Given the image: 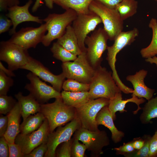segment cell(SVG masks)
<instances>
[{"mask_svg": "<svg viewBox=\"0 0 157 157\" xmlns=\"http://www.w3.org/2000/svg\"><path fill=\"white\" fill-rule=\"evenodd\" d=\"M40 112L47 120L50 133L77 117L76 108L65 104L62 97L52 103L41 104Z\"/></svg>", "mask_w": 157, "mask_h": 157, "instance_id": "obj_1", "label": "cell"}, {"mask_svg": "<svg viewBox=\"0 0 157 157\" xmlns=\"http://www.w3.org/2000/svg\"><path fill=\"white\" fill-rule=\"evenodd\" d=\"M90 99L104 98L110 99L117 93L122 92L112 76V72L99 66L89 83Z\"/></svg>", "mask_w": 157, "mask_h": 157, "instance_id": "obj_2", "label": "cell"}, {"mask_svg": "<svg viewBox=\"0 0 157 157\" xmlns=\"http://www.w3.org/2000/svg\"><path fill=\"white\" fill-rule=\"evenodd\" d=\"M77 14L69 9L62 14H49L43 21L47 25V33L42 42L45 47L49 46L54 40L58 39L65 33L67 27L71 25L76 18Z\"/></svg>", "mask_w": 157, "mask_h": 157, "instance_id": "obj_3", "label": "cell"}, {"mask_svg": "<svg viewBox=\"0 0 157 157\" xmlns=\"http://www.w3.org/2000/svg\"><path fill=\"white\" fill-rule=\"evenodd\" d=\"M139 31L136 28L126 31H122L114 40L113 44L107 47V57L106 59L112 71V76L117 85L121 90L123 92L126 91L128 87L122 81L117 72L115 68L116 56L123 48L130 45L138 36Z\"/></svg>", "mask_w": 157, "mask_h": 157, "instance_id": "obj_4", "label": "cell"}, {"mask_svg": "<svg viewBox=\"0 0 157 157\" xmlns=\"http://www.w3.org/2000/svg\"><path fill=\"white\" fill-rule=\"evenodd\" d=\"M89 9L99 17L103 24L104 28L108 35L109 40L114 41L124 28V21L117 10L108 8L96 0L90 3Z\"/></svg>", "mask_w": 157, "mask_h": 157, "instance_id": "obj_5", "label": "cell"}, {"mask_svg": "<svg viewBox=\"0 0 157 157\" xmlns=\"http://www.w3.org/2000/svg\"><path fill=\"white\" fill-rule=\"evenodd\" d=\"M61 67L66 78L88 84L90 83L96 71L89 61L86 51H83L72 62L62 63Z\"/></svg>", "mask_w": 157, "mask_h": 157, "instance_id": "obj_6", "label": "cell"}, {"mask_svg": "<svg viewBox=\"0 0 157 157\" xmlns=\"http://www.w3.org/2000/svg\"><path fill=\"white\" fill-rule=\"evenodd\" d=\"M109 40L108 35L104 28H100L94 31L90 36H88L85 41L87 45L86 55L92 66L95 69L101 66L102 55L107 50Z\"/></svg>", "mask_w": 157, "mask_h": 157, "instance_id": "obj_7", "label": "cell"}, {"mask_svg": "<svg viewBox=\"0 0 157 157\" xmlns=\"http://www.w3.org/2000/svg\"><path fill=\"white\" fill-rule=\"evenodd\" d=\"M73 138L84 144L92 156H99L103 153V147L110 144L109 138L104 130L93 131L81 127L74 132Z\"/></svg>", "mask_w": 157, "mask_h": 157, "instance_id": "obj_8", "label": "cell"}, {"mask_svg": "<svg viewBox=\"0 0 157 157\" xmlns=\"http://www.w3.org/2000/svg\"><path fill=\"white\" fill-rule=\"evenodd\" d=\"M31 58L27 50L8 40L1 42L0 60L6 63L8 68L11 71L21 69Z\"/></svg>", "mask_w": 157, "mask_h": 157, "instance_id": "obj_9", "label": "cell"}, {"mask_svg": "<svg viewBox=\"0 0 157 157\" xmlns=\"http://www.w3.org/2000/svg\"><path fill=\"white\" fill-rule=\"evenodd\" d=\"M109 101L104 98L90 99L76 108L77 117L80 121L81 127L91 131L99 130L96 120L97 115L103 108L108 106Z\"/></svg>", "mask_w": 157, "mask_h": 157, "instance_id": "obj_10", "label": "cell"}, {"mask_svg": "<svg viewBox=\"0 0 157 157\" xmlns=\"http://www.w3.org/2000/svg\"><path fill=\"white\" fill-rule=\"evenodd\" d=\"M101 23L99 17L90 10L86 13L77 14L72 22V26L77 38L79 47L82 52L86 51L85 41L88 35L94 31L97 26Z\"/></svg>", "mask_w": 157, "mask_h": 157, "instance_id": "obj_11", "label": "cell"}, {"mask_svg": "<svg viewBox=\"0 0 157 157\" xmlns=\"http://www.w3.org/2000/svg\"><path fill=\"white\" fill-rule=\"evenodd\" d=\"M47 31L45 23L37 28H22L13 34L8 41L27 50L35 48L39 43L42 42Z\"/></svg>", "mask_w": 157, "mask_h": 157, "instance_id": "obj_12", "label": "cell"}, {"mask_svg": "<svg viewBox=\"0 0 157 157\" xmlns=\"http://www.w3.org/2000/svg\"><path fill=\"white\" fill-rule=\"evenodd\" d=\"M30 83L24 88L40 104H44L50 99L62 97L61 93L40 80L33 73L30 72L26 75Z\"/></svg>", "mask_w": 157, "mask_h": 157, "instance_id": "obj_13", "label": "cell"}, {"mask_svg": "<svg viewBox=\"0 0 157 157\" xmlns=\"http://www.w3.org/2000/svg\"><path fill=\"white\" fill-rule=\"evenodd\" d=\"M50 133L49 123L45 118L37 130L27 134L19 133L15 139V142L19 146L25 155L29 154L42 143L47 142Z\"/></svg>", "mask_w": 157, "mask_h": 157, "instance_id": "obj_14", "label": "cell"}, {"mask_svg": "<svg viewBox=\"0 0 157 157\" xmlns=\"http://www.w3.org/2000/svg\"><path fill=\"white\" fill-rule=\"evenodd\" d=\"M81 127L80 121L76 117L65 126H59L55 131L50 133L47 141L48 149L44 157H56V151L58 146L70 140L75 131Z\"/></svg>", "mask_w": 157, "mask_h": 157, "instance_id": "obj_15", "label": "cell"}, {"mask_svg": "<svg viewBox=\"0 0 157 157\" xmlns=\"http://www.w3.org/2000/svg\"><path fill=\"white\" fill-rule=\"evenodd\" d=\"M20 69L31 72L44 81L50 83L57 91L60 92L66 77L62 72L56 75L51 72L40 62L31 57L28 62Z\"/></svg>", "mask_w": 157, "mask_h": 157, "instance_id": "obj_16", "label": "cell"}, {"mask_svg": "<svg viewBox=\"0 0 157 157\" xmlns=\"http://www.w3.org/2000/svg\"><path fill=\"white\" fill-rule=\"evenodd\" d=\"M33 3L32 0H29L24 5L13 6L8 10L6 14L13 23V27L10 29L9 34L13 35L16 31V28L20 24L26 22H32L42 24L43 20L37 16L33 15L29 11V8Z\"/></svg>", "mask_w": 157, "mask_h": 157, "instance_id": "obj_17", "label": "cell"}, {"mask_svg": "<svg viewBox=\"0 0 157 157\" xmlns=\"http://www.w3.org/2000/svg\"><path fill=\"white\" fill-rule=\"evenodd\" d=\"M147 74V71L142 69L134 75L127 76L126 79L132 83L133 87L132 96L139 98H144L147 100L152 97L155 90L147 87L144 83V79Z\"/></svg>", "mask_w": 157, "mask_h": 157, "instance_id": "obj_18", "label": "cell"}, {"mask_svg": "<svg viewBox=\"0 0 157 157\" xmlns=\"http://www.w3.org/2000/svg\"><path fill=\"white\" fill-rule=\"evenodd\" d=\"M97 125H101L108 128L111 133V138L115 143L121 141L124 136V133L118 130L115 127L114 120L108 106L103 108L98 113L96 119Z\"/></svg>", "mask_w": 157, "mask_h": 157, "instance_id": "obj_19", "label": "cell"}, {"mask_svg": "<svg viewBox=\"0 0 157 157\" xmlns=\"http://www.w3.org/2000/svg\"><path fill=\"white\" fill-rule=\"evenodd\" d=\"M121 92L117 93L113 97L109 99L108 107L114 120L116 118V113L117 112L119 111L121 113L126 111L124 108L127 103L133 102L137 105V110L133 112L134 114H136L141 109L140 105L145 101L144 98H139L135 96H132V97L129 99H123Z\"/></svg>", "mask_w": 157, "mask_h": 157, "instance_id": "obj_20", "label": "cell"}, {"mask_svg": "<svg viewBox=\"0 0 157 157\" xmlns=\"http://www.w3.org/2000/svg\"><path fill=\"white\" fill-rule=\"evenodd\" d=\"M7 115L8 127L4 136L8 142L15 143L16 136L20 133V119L22 116L20 106L18 101Z\"/></svg>", "mask_w": 157, "mask_h": 157, "instance_id": "obj_21", "label": "cell"}, {"mask_svg": "<svg viewBox=\"0 0 157 157\" xmlns=\"http://www.w3.org/2000/svg\"><path fill=\"white\" fill-rule=\"evenodd\" d=\"M15 96L19 104L23 120L31 114L40 112L41 104L30 94L24 96L20 92Z\"/></svg>", "mask_w": 157, "mask_h": 157, "instance_id": "obj_22", "label": "cell"}, {"mask_svg": "<svg viewBox=\"0 0 157 157\" xmlns=\"http://www.w3.org/2000/svg\"><path fill=\"white\" fill-rule=\"evenodd\" d=\"M56 42L76 56H78L82 52L79 47L77 36L71 25L67 27L64 34L57 39Z\"/></svg>", "mask_w": 157, "mask_h": 157, "instance_id": "obj_23", "label": "cell"}, {"mask_svg": "<svg viewBox=\"0 0 157 157\" xmlns=\"http://www.w3.org/2000/svg\"><path fill=\"white\" fill-rule=\"evenodd\" d=\"M61 93L64 103L76 108L81 106L90 100L88 91L76 92L63 90Z\"/></svg>", "mask_w": 157, "mask_h": 157, "instance_id": "obj_24", "label": "cell"}, {"mask_svg": "<svg viewBox=\"0 0 157 157\" xmlns=\"http://www.w3.org/2000/svg\"><path fill=\"white\" fill-rule=\"evenodd\" d=\"M94 0H53L54 3L65 10L72 9L77 14L86 13L89 11V7Z\"/></svg>", "mask_w": 157, "mask_h": 157, "instance_id": "obj_25", "label": "cell"}, {"mask_svg": "<svg viewBox=\"0 0 157 157\" xmlns=\"http://www.w3.org/2000/svg\"><path fill=\"white\" fill-rule=\"evenodd\" d=\"M45 117L40 112L30 115L20 125V133L25 135L37 130L42 124Z\"/></svg>", "mask_w": 157, "mask_h": 157, "instance_id": "obj_26", "label": "cell"}, {"mask_svg": "<svg viewBox=\"0 0 157 157\" xmlns=\"http://www.w3.org/2000/svg\"><path fill=\"white\" fill-rule=\"evenodd\" d=\"M152 31L151 41L147 47L142 48L140 50L141 55L143 58L147 59L152 58L157 55V20L152 18L148 25Z\"/></svg>", "mask_w": 157, "mask_h": 157, "instance_id": "obj_27", "label": "cell"}, {"mask_svg": "<svg viewBox=\"0 0 157 157\" xmlns=\"http://www.w3.org/2000/svg\"><path fill=\"white\" fill-rule=\"evenodd\" d=\"M138 6V3L136 0H122L117 5L116 9L124 21L137 13Z\"/></svg>", "mask_w": 157, "mask_h": 157, "instance_id": "obj_28", "label": "cell"}, {"mask_svg": "<svg viewBox=\"0 0 157 157\" xmlns=\"http://www.w3.org/2000/svg\"><path fill=\"white\" fill-rule=\"evenodd\" d=\"M142 108L140 119L144 124L149 123L153 119L157 118V97L148 100Z\"/></svg>", "mask_w": 157, "mask_h": 157, "instance_id": "obj_29", "label": "cell"}, {"mask_svg": "<svg viewBox=\"0 0 157 157\" xmlns=\"http://www.w3.org/2000/svg\"><path fill=\"white\" fill-rule=\"evenodd\" d=\"M50 50L53 57L62 63L74 61L77 57V56L67 50L57 42L53 43Z\"/></svg>", "mask_w": 157, "mask_h": 157, "instance_id": "obj_30", "label": "cell"}, {"mask_svg": "<svg viewBox=\"0 0 157 157\" xmlns=\"http://www.w3.org/2000/svg\"><path fill=\"white\" fill-rule=\"evenodd\" d=\"M89 84L83 83L72 79L67 78L63 84L62 89L64 90L72 92L88 91Z\"/></svg>", "mask_w": 157, "mask_h": 157, "instance_id": "obj_31", "label": "cell"}, {"mask_svg": "<svg viewBox=\"0 0 157 157\" xmlns=\"http://www.w3.org/2000/svg\"><path fill=\"white\" fill-rule=\"evenodd\" d=\"M12 97L6 95H0V113L6 114L13 109L16 103Z\"/></svg>", "mask_w": 157, "mask_h": 157, "instance_id": "obj_32", "label": "cell"}, {"mask_svg": "<svg viewBox=\"0 0 157 157\" xmlns=\"http://www.w3.org/2000/svg\"><path fill=\"white\" fill-rule=\"evenodd\" d=\"M14 81L0 69V95H6L10 87L13 86Z\"/></svg>", "mask_w": 157, "mask_h": 157, "instance_id": "obj_33", "label": "cell"}, {"mask_svg": "<svg viewBox=\"0 0 157 157\" xmlns=\"http://www.w3.org/2000/svg\"><path fill=\"white\" fill-rule=\"evenodd\" d=\"M78 140L73 138L71 146V157H83L87 147L83 143H80Z\"/></svg>", "mask_w": 157, "mask_h": 157, "instance_id": "obj_34", "label": "cell"}, {"mask_svg": "<svg viewBox=\"0 0 157 157\" xmlns=\"http://www.w3.org/2000/svg\"><path fill=\"white\" fill-rule=\"evenodd\" d=\"M151 137L147 135L145 138V142L142 147L137 150L125 156L127 157H149L150 144Z\"/></svg>", "mask_w": 157, "mask_h": 157, "instance_id": "obj_35", "label": "cell"}, {"mask_svg": "<svg viewBox=\"0 0 157 157\" xmlns=\"http://www.w3.org/2000/svg\"><path fill=\"white\" fill-rule=\"evenodd\" d=\"M73 138L60 144V147L56 151V157H71V146Z\"/></svg>", "mask_w": 157, "mask_h": 157, "instance_id": "obj_36", "label": "cell"}, {"mask_svg": "<svg viewBox=\"0 0 157 157\" xmlns=\"http://www.w3.org/2000/svg\"><path fill=\"white\" fill-rule=\"evenodd\" d=\"M48 149L47 142L41 144L33 149L29 154L25 155V157H44Z\"/></svg>", "mask_w": 157, "mask_h": 157, "instance_id": "obj_37", "label": "cell"}, {"mask_svg": "<svg viewBox=\"0 0 157 157\" xmlns=\"http://www.w3.org/2000/svg\"><path fill=\"white\" fill-rule=\"evenodd\" d=\"M114 149L116 151V154L124 156L134 152L135 150L133 146L132 142L124 143L123 145L115 148Z\"/></svg>", "mask_w": 157, "mask_h": 157, "instance_id": "obj_38", "label": "cell"}, {"mask_svg": "<svg viewBox=\"0 0 157 157\" xmlns=\"http://www.w3.org/2000/svg\"><path fill=\"white\" fill-rule=\"evenodd\" d=\"M13 26L11 20L3 14L0 15V34L8 31L11 26Z\"/></svg>", "mask_w": 157, "mask_h": 157, "instance_id": "obj_39", "label": "cell"}, {"mask_svg": "<svg viewBox=\"0 0 157 157\" xmlns=\"http://www.w3.org/2000/svg\"><path fill=\"white\" fill-rule=\"evenodd\" d=\"M8 142L10 157H23L24 154L22 152L19 146L16 143Z\"/></svg>", "mask_w": 157, "mask_h": 157, "instance_id": "obj_40", "label": "cell"}, {"mask_svg": "<svg viewBox=\"0 0 157 157\" xmlns=\"http://www.w3.org/2000/svg\"><path fill=\"white\" fill-rule=\"evenodd\" d=\"M19 3V0H0V10L5 12L9 8Z\"/></svg>", "mask_w": 157, "mask_h": 157, "instance_id": "obj_41", "label": "cell"}, {"mask_svg": "<svg viewBox=\"0 0 157 157\" xmlns=\"http://www.w3.org/2000/svg\"><path fill=\"white\" fill-rule=\"evenodd\" d=\"M157 157V130L151 138L149 154V157Z\"/></svg>", "mask_w": 157, "mask_h": 157, "instance_id": "obj_42", "label": "cell"}, {"mask_svg": "<svg viewBox=\"0 0 157 157\" xmlns=\"http://www.w3.org/2000/svg\"><path fill=\"white\" fill-rule=\"evenodd\" d=\"M0 157H9L8 142L4 136L0 137Z\"/></svg>", "mask_w": 157, "mask_h": 157, "instance_id": "obj_43", "label": "cell"}, {"mask_svg": "<svg viewBox=\"0 0 157 157\" xmlns=\"http://www.w3.org/2000/svg\"><path fill=\"white\" fill-rule=\"evenodd\" d=\"M8 117L7 115L0 116V137L4 136L6 132L8 127Z\"/></svg>", "mask_w": 157, "mask_h": 157, "instance_id": "obj_44", "label": "cell"}, {"mask_svg": "<svg viewBox=\"0 0 157 157\" xmlns=\"http://www.w3.org/2000/svg\"><path fill=\"white\" fill-rule=\"evenodd\" d=\"M43 1H45L46 5L49 8L51 9L53 8L54 3L53 0H36L32 8V12H35L37 10L42 3Z\"/></svg>", "mask_w": 157, "mask_h": 157, "instance_id": "obj_45", "label": "cell"}, {"mask_svg": "<svg viewBox=\"0 0 157 157\" xmlns=\"http://www.w3.org/2000/svg\"><path fill=\"white\" fill-rule=\"evenodd\" d=\"M110 8L116 9L117 5L122 0H96Z\"/></svg>", "mask_w": 157, "mask_h": 157, "instance_id": "obj_46", "label": "cell"}, {"mask_svg": "<svg viewBox=\"0 0 157 157\" xmlns=\"http://www.w3.org/2000/svg\"><path fill=\"white\" fill-rule=\"evenodd\" d=\"M145 142V139H137L132 141V144L134 148L137 150L141 149L143 146Z\"/></svg>", "mask_w": 157, "mask_h": 157, "instance_id": "obj_47", "label": "cell"}, {"mask_svg": "<svg viewBox=\"0 0 157 157\" xmlns=\"http://www.w3.org/2000/svg\"><path fill=\"white\" fill-rule=\"evenodd\" d=\"M0 69L2 70L8 76L11 77L15 76V75L13 73V71L8 68H6L1 61L0 62Z\"/></svg>", "mask_w": 157, "mask_h": 157, "instance_id": "obj_48", "label": "cell"}, {"mask_svg": "<svg viewBox=\"0 0 157 157\" xmlns=\"http://www.w3.org/2000/svg\"><path fill=\"white\" fill-rule=\"evenodd\" d=\"M146 61L151 64L153 63L156 64L157 67V56H155L152 58L146 59Z\"/></svg>", "mask_w": 157, "mask_h": 157, "instance_id": "obj_49", "label": "cell"}, {"mask_svg": "<svg viewBox=\"0 0 157 157\" xmlns=\"http://www.w3.org/2000/svg\"><path fill=\"white\" fill-rule=\"evenodd\" d=\"M154 0V1H157V0Z\"/></svg>", "mask_w": 157, "mask_h": 157, "instance_id": "obj_50", "label": "cell"}]
</instances>
